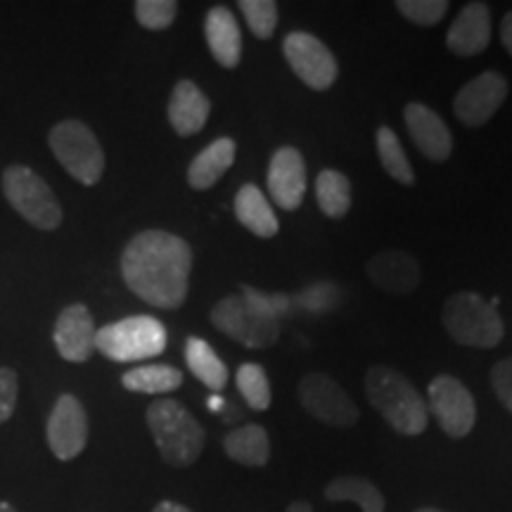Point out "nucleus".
<instances>
[{
	"label": "nucleus",
	"instance_id": "obj_12",
	"mask_svg": "<svg viewBox=\"0 0 512 512\" xmlns=\"http://www.w3.org/2000/svg\"><path fill=\"white\" fill-rule=\"evenodd\" d=\"M48 446L57 460H74L88 444V415L81 401L62 394L53 406L46 427Z\"/></svg>",
	"mask_w": 512,
	"mask_h": 512
},
{
	"label": "nucleus",
	"instance_id": "obj_27",
	"mask_svg": "<svg viewBox=\"0 0 512 512\" xmlns=\"http://www.w3.org/2000/svg\"><path fill=\"white\" fill-rule=\"evenodd\" d=\"M318 207L330 219H342L351 209V183L344 174L335 169L320 171L316 178Z\"/></svg>",
	"mask_w": 512,
	"mask_h": 512
},
{
	"label": "nucleus",
	"instance_id": "obj_9",
	"mask_svg": "<svg viewBox=\"0 0 512 512\" xmlns=\"http://www.w3.org/2000/svg\"><path fill=\"white\" fill-rule=\"evenodd\" d=\"M285 60L290 62L292 72L313 91H328L337 81L339 67L335 55L320 38L309 31H292L283 41Z\"/></svg>",
	"mask_w": 512,
	"mask_h": 512
},
{
	"label": "nucleus",
	"instance_id": "obj_18",
	"mask_svg": "<svg viewBox=\"0 0 512 512\" xmlns=\"http://www.w3.org/2000/svg\"><path fill=\"white\" fill-rule=\"evenodd\" d=\"M491 41V10L486 3H470L460 10L446 34V46L453 55L472 57L484 53Z\"/></svg>",
	"mask_w": 512,
	"mask_h": 512
},
{
	"label": "nucleus",
	"instance_id": "obj_8",
	"mask_svg": "<svg viewBox=\"0 0 512 512\" xmlns=\"http://www.w3.org/2000/svg\"><path fill=\"white\" fill-rule=\"evenodd\" d=\"M3 192L10 207L38 230H55L62 223V207L50 185L24 164H12L3 174Z\"/></svg>",
	"mask_w": 512,
	"mask_h": 512
},
{
	"label": "nucleus",
	"instance_id": "obj_36",
	"mask_svg": "<svg viewBox=\"0 0 512 512\" xmlns=\"http://www.w3.org/2000/svg\"><path fill=\"white\" fill-rule=\"evenodd\" d=\"M152 512H192V510H188V508H185V505H181V503L162 501V503L155 505V510H152Z\"/></svg>",
	"mask_w": 512,
	"mask_h": 512
},
{
	"label": "nucleus",
	"instance_id": "obj_7",
	"mask_svg": "<svg viewBox=\"0 0 512 512\" xmlns=\"http://www.w3.org/2000/svg\"><path fill=\"white\" fill-rule=\"evenodd\" d=\"M48 145L57 162L79 183L95 185L105 174V152L95 133L83 121L67 119L55 124L48 136Z\"/></svg>",
	"mask_w": 512,
	"mask_h": 512
},
{
	"label": "nucleus",
	"instance_id": "obj_24",
	"mask_svg": "<svg viewBox=\"0 0 512 512\" xmlns=\"http://www.w3.org/2000/svg\"><path fill=\"white\" fill-rule=\"evenodd\" d=\"M185 363H188L190 373L214 392H221L228 384L226 363L216 356V351L202 337H188V342H185Z\"/></svg>",
	"mask_w": 512,
	"mask_h": 512
},
{
	"label": "nucleus",
	"instance_id": "obj_25",
	"mask_svg": "<svg viewBox=\"0 0 512 512\" xmlns=\"http://www.w3.org/2000/svg\"><path fill=\"white\" fill-rule=\"evenodd\" d=\"M323 494L330 503H356L361 512H384V496L366 477H337Z\"/></svg>",
	"mask_w": 512,
	"mask_h": 512
},
{
	"label": "nucleus",
	"instance_id": "obj_26",
	"mask_svg": "<svg viewBox=\"0 0 512 512\" xmlns=\"http://www.w3.org/2000/svg\"><path fill=\"white\" fill-rule=\"evenodd\" d=\"M128 392L138 394H169L183 384V373L171 366H143L133 368L121 377Z\"/></svg>",
	"mask_w": 512,
	"mask_h": 512
},
{
	"label": "nucleus",
	"instance_id": "obj_37",
	"mask_svg": "<svg viewBox=\"0 0 512 512\" xmlns=\"http://www.w3.org/2000/svg\"><path fill=\"white\" fill-rule=\"evenodd\" d=\"M287 512H313V508H311V503L297 501V503H292L290 508H287Z\"/></svg>",
	"mask_w": 512,
	"mask_h": 512
},
{
	"label": "nucleus",
	"instance_id": "obj_19",
	"mask_svg": "<svg viewBox=\"0 0 512 512\" xmlns=\"http://www.w3.org/2000/svg\"><path fill=\"white\" fill-rule=\"evenodd\" d=\"M209 112V98L200 91V86H195L188 79L176 83L169 100V121L178 136L188 138L200 133L204 124H207Z\"/></svg>",
	"mask_w": 512,
	"mask_h": 512
},
{
	"label": "nucleus",
	"instance_id": "obj_6",
	"mask_svg": "<svg viewBox=\"0 0 512 512\" xmlns=\"http://www.w3.org/2000/svg\"><path fill=\"white\" fill-rule=\"evenodd\" d=\"M95 349L117 363L145 361L164 354L166 330L152 316H131L95 332Z\"/></svg>",
	"mask_w": 512,
	"mask_h": 512
},
{
	"label": "nucleus",
	"instance_id": "obj_40",
	"mask_svg": "<svg viewBox=\"0 0 512 512\" xmlns=\"http://www.w3.org/2000/svg\"><path fill=\"white\" fill-rule=\"evenodd\" d=\"M413 512H444V510H437V508H420V510H413Z\"/></svg>",
	"mask_w": 512,
	"mask_h": 512
},
{
	"label": "nucleus",
	"instance_id": "obj_11",
	"mask_svg": "<svg viewBox=\"0 0 512 512\" xmlns=\"http://www.w3.org/2000/svg\"><path fill=\"white\" fill-rule=\"evenodd\" d=\"M427 394H430L427 411L434 413V418L439 420L441 430L448 437L463 439L472 432L477 420V406L470 389L463 382L451 375H439L430 382Z\"/></svg>",
	"mask_w": 512,
	"mask_h": 512
},
{
	"label": "nucleus",
	"instance_id": "obj_3",
	"mask_svg": "<svg viewBox=\"0 0 512 512\" xmlns=\"http://www.w3.org/2000/svg\"><path fill=\"white\" fill-rule=\"evenodd\" d=\"M366 392L392 430L406 437H418L427 430L430 411L413 382L389 366H373L366 373Z\"/></svg>",
	"mask_w": 512,
	"mask_h": 512
},
{
	"label": "nucleus",
	"instance_id": "obj_31",
	"mask_svg": "<svg viewBox=\"0 0 512 512\" xmlns=\"http://www.w3.org/2000/svg\"><path fill=\"white\" fill-rule=\"evenodd\" d=\"M133 10H136L140 27L150 31H164L174 24L178 3H174V0H138Z\"/></svg>",
	"mask_w": 512,
	"mask_h": 512
},
{
	"label": "nucleus",
	"instance_id": "obj_4",
	"mask_svg": "<svg viewBox=\"0 0 512 512\" xmlns=\"http://www.w3.org/2000/svg\"><path fill=\"white\" fill-rule=\"evenodd\" d=\"M147 427L164 463L171 467H190L202 456L207 432L183 403L174 399L155 401L147 408Z\"/></svg>",
	"mask_w": 512,
	"mask_h": 512
},
{
	"label": "nucleus",
	"instance_id": "obj_35",
	"mask_svg": "<svg viewBox=\"0 0 512 512\" xmlns=\"http://www.w3.org/2000/svg\"><path fill=\"white\" fill-rule=\"evenodd\" d=\"M501 41L508 53L512 55V12L503 17V24H501Z\"/></svg>",
	"mask_w": 512,
	"mask_h": 512
},
{
	"label": "nucleus",
	"instance_id": "obj_20",
	"mask_svg": "<svg viewBox=\"0 0 512 512\" xmlns=\"http://www.w3.org/2000/svg\"><path fill=\"white\" fill-rule=\"evenodd\" d=\"M204 36H207L209 50L214 60L226 69H235L242 57V34L233 10L214 8L204 19Z\"/></svg>",
	"mask_w": 512,
	"mask_h": 512
},
{
	"label": "nucleus",
	"instance_id": "obj_5",
	"mask_svg": "<svg viewBox=\"0 0 512 512\" xmlns=\"http://www.w3.org/2000/svg\"><path fill=\"white\" fill-rule=\"evenodd\" d=\"M444 328L463 347L494 349L505 335L501 313L477 292H456L441 311Z\"/></svg>",
	"mask_w": 512,
	"mask_h": 512
},
{
	"label": "nucleus",
	"instance_id": "obj_14",
	"mask_svg": "<svg viewBox=\"0 0 512 512\" xmlns=\"http://www.w3.org/2000/svg\"><path fill=\"white\" fill-rule=\"evenodd\" d=\"M268 190L280 209L294 211L302 207L306 192V164L297 147H278L268 164Z\"/></svg>",
	"mask_w": 512,
	"mask_h": 512
},
{
	"label": "nucleus",
	"instance_id": "obj_1",
	"mask_svg": "<svg viewBox=\"0 0 512 512\" xmlns=\"http://www.w3.org/2000/svg\"><path fill=\"white\" fill-rule=\"evenodd\" d=\"M192 249L166 230H143L121 254V275L133 294L157 309H178L188 297Z\"/></svg>",
	"mask_w": 512,
	"mask_h": 512
},
{
	"label": "nucleus",
	"instance_id": "obj_30",
	"mask_svg": "<svg viewBox=\"0 0 512 512\" xmlns=\"http://www.w3.org/2000/svg\"><path fill=\"white\" fill-rule=\"evenodd\" d=\"M238 8L256 38L266 41L273 36L275 27H278V5L273 0H240Z\"/></svg>",
	"mask_w": 512,
	"mask_h": 512
},
{
	"label": "nucleus",
	"instance_id": "obj_39",
	"mask_svg": "<svg viewBox=\"0 0 512 512\" xmlns=\"http://www.w3.org/2000/svg\"><path fill=\"white\" fill-rule=\"evenodd\" d=\"M0 512H17L15 508H12L10 503H5V501H0Z\"/></svg>",
	"mask_w": 512,
	"mask_h": 512
},
{
	"label": "nucleus",
	"instance_id": "obj_16",
	"mask_svg": "<svg viewBox=\"0 0 512 512\" xmlns=\"http://www.w3.org/2000/svg\"><path fill=\"white\" fill-rule=\"evenodd\" d=\"M366 273L377 290L396 294V297L418 290L422 278L418 259L401 249H387V252L375 254L368 261Z\"/></svg>",
	"mask_w": 512,
	"mask_h": 512
},
{
	"label": "nucleus",
	"instance_id": "obj_22",
	"mask_svg": "<svg viewBox=\"0 0 512 512\" xmlns=\"http://www.w3.org/2000/svg\"><path fill=\"white\" fill-rule=\"evenodd\" d=\"M238 147L230 138H219L204 147L188 166V183L195 190H209L221 181V176L233 166Z\"/></svg>",
	"mask_w": 512,
	"mask_h": 512
},
{
	"label": "nucleus",
	"instance_id": "obj_33",
	"mask_svg": "<svg viewBox=\"0 0 512 512\" xmlns=\"http://www.w3.org/2000/svg\"><path fill=\"white\" fill-rule=\"evenodd\" d=\"M17 373L12 368H0V425L8 422L17 406Z\"/></svg>",
	"mask_w": 512,
	"mask_h": 512
},
{
	"label": "nucleus",
	"instance_id": "obj_29",
	"mask_svg": "<svg viewBox=\"0 0 512 512\" xmlns=\"http://www.w3.org/2000/svg\"><path fill=\"white\" fill-rule=\"evenodd\" d=\"M238 389L242 399L252 411H266L271 406V384H268L266 370L259 363H245L238 370Z\"/></svg>",
	"mask_w": 512,
	"mask_h": 512
},
{
	"label": "nucleus",
	"instance_id": "obj_17",
	"mask_svg": "<svg viewBox=\"0 0 512 512\" xmlns=\"http://www.w3.org/2000/svg\"><path fill=\"white\" fill-rule=\"evenodd\" d=\"M408 133H411L413 143L430 162H446L453 152V136L432 107L422 105V102H411L403 110Z\"/></svg>",
	"mask_w": 512,
	"mask_h": 512
},
{
	"label": "nucleus",
	"instance_id": "obj_23",
	"mask_svg": "<svg viewBox=\"0 0 512 512\" xmlns=\"http://www.w3.org/2000/svg\"><path fill=\"white\" fill-rule=\"evenodd\" d=\"M223 451L240 465L264 467L271 458V441H268V434L261 425H245L226 434Z\"/></svg>",
	"mask_w": 512,
	"mask_h": 512
},
{
	"label": "nucleus",
	"instance_id": "obj_2",
	"mask_svg": "<svg viewBox=\"0 0 512 512\" xmlns=\"http://www.w3.org/2000/svg\"><path fill=\"white\" fill-rule=\"evenodd\" d=\"M290 311L285 294H264L242 287V294H228L211 309V323L242 347L266 349L278 342L280 318Z\"/></svg>",
	"mask_w": 512,
	"mask_h": 512
},
{
	"label": "nucleus",
	"instance_id": "obj_34",
	"mask_svg": "<svg viewBox=\"0 0 512 512\" xmlns=\"http://www.w3.org/2000/svg\"><path fill=\"white\" fill-rule=\"evenodd\" d=\"M491 387H494L503 406L512 413V358L496 363L494 370H491Z\"/></svg>",
	"mask_w": 512,
	"mask_h": 512
},
{
	"label": "nucleus",
	"instance_id": "obj_32",
	"mask_svg": "<svg viewBox=\"0 0 512 512\" xmlns=\"http://www.w3.org/2000/svg\"><path fill=\"white\" fill-rule=\"evenodd\" d=\"M396 10L406 19H411L413 24L432 27V24H439L446 17L448 3L446 0H399Z\"/></svg>",
	"mask_w": 512,
	"mask_h": 512
},
{
	"label": "nucleus",
	"instance_id": "obj_10",
	"mask_svg": "<svg viewBox=\"0 0 512 512\" xmlns=\"http://www.w3.org/2000/svg\"><path fill=\"white\" fill-rule=\"evenodd\" d=\"M299 401L313 418L332 427H351L358 422V406L339 384L325 373H309L297 387Z\"/></svg>",
	"mask_w": 512,
	"mask_h": 512
},
{
	"label": "nucleus",
	"instance_id": "obj_21",
	"mask_svg": "<svg viewBox=\"0 0 512 512\" xmlns=\"http://www.w3.org/2000/svg\"><path fill=\"white\" fill-rule=\"evenodd\" d=\"M235 216L256 238H275L280 230L278 216L266 200V195L254 183H245L235 195Z\"/></svg>",
	"mask_w": 512,
	"mask_h": 512
},
{
	"label": "nucleus",
	"instance_id": "obj_28",
	"mask_svg": "<svg viewBox=\"0 0 512 512\" xmlns=\"http://www.w3.org/2000/svg\"><path fill=\"white\" fill-rule=\"evenodd\" d=\"M375 145H377V157H380V164L384 166V171H387V174L392 176L394 181H399L401 185H413L415 171L411 162H408L406 152H403L401 140L396 136L394 128L389 126L377 128Z\"/></svg>",
	"mask_w": 512,
	"mask_h": 512
},
{
	"label": "nucleus",
	"instance_id": "obj_38",
	"mask_svg": "<svg viewBox=\"0 0 512 512\" xmlns=\"http://www.w3.org/2000/svg\"><path fill=\"white\" fill-rule=\"evenodd\" d=\"M221 406H223L221 399H209V408H211V411H219Z\"/></svg>",
	"mask_w": 512,
	"mask_h": 512
},
{
	"label": "nucleus",
	"instance_id": "obj_15",
	"mask_svg": "<svg viewBox=\"0 0 512 512\" xmlns=\"http://www.w3.org/2000/svg\"><path fill=\"white\" fill-rule=\"evenodd\" d=\"M95 323L91 311L83 304H72L62 309L55 320L53 339L60 356L69 363H83L95 351Z\"/></svg>",
	"mask_w": 512,
	"mask_h": 512
},
{
	"label": "nucleus",
	"instance_id": "obj_13",
	"mask_svg": "<svg viewBox=\"0 0 512 512\" xmlns=\"http://www.w3.org/2000/svg\"><path fill=\"white\" fill-rule=\"evenodd\" d=\"M508 98V81L498 72H484L467 81L453 100V112L465 126H484Z\"/></svg>",
	"mask_w": 512,
	"mask_h": 512
}]
</instances>
